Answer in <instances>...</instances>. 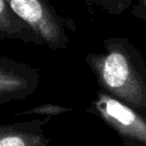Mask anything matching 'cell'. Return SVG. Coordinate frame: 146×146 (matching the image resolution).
Segmentation results:
<instances>
[{"label":"cell","instance_id":"cell-6","mask_svg":"<svg viewBox=\"0 0 146 146\" xmlns=\"http://www.w3.org/2000/svg\"><path fill=\"white\" fill-rule=\"evenodd\" d=\"M0 38L16 39L43 46L34 31L10 8L6 0H0Z\"/></svg>","mask_w":146,"mask_h":146},{"label":"cell","instance_id":"cell-1","mask_svg":"<svg viewBox=\"0 0 146 146\" xmlns=\"http://www.w3.org/2000/svg\"><path fill=\"white\" fill-rule=\"evenodd\" d=\"M103 51L89 52L86 63L100 90L146 113V62L124 38L103 40Z\"/></svg>","mask_w":146,"mask_h":146},{"label":"cell","instance_id":"cell-7","mask_svg":"<svg viewBox=\"0 0 146 146\" xmlns=\"http://www.w3.org/2000/svg\"><path fill=\"white\" fill-rule=\"evenodd\" d=\"M72 108L70 107H64L57 104H41L38 105L35 107H32L30 110L19 112L14 114L15 116H21V115H33V114H38V115H42L44 117H51V116H57L60 114H64L66 112H71Z\"/></svg>","mask_w":146,"mask_h":146},{"label":"cell","instance_id":"cell-8","mask_svg":"<svg viewBox=\"0 0 146 146\" xmlns=\"http://www.w3.org/2000/svg\"><path fill=\"white\" fill-rule=\"evenodd\" d=\"M139 1V3H141V5H146V0H138Z\"/></svg>","mask_w":146,"mask_h":146},{"label":"cell","instance_id":"cell-3","mask_svg":"<svg viewBox=\"0 0 146 146\" xmlns=\"http://www.w3.org/2000/svg\"><path fill=\"white\" fill-rule=\"evenodd\" d=\"M10 8L34 31L43 46L66 48L68 38L63 18L48 0H6Z\"/></svg>","mask_w":146,"mask_h":146},{"label":"cell","instance_id":"cell-5","mask_svg":"<svg viewBox=\"0 0 146 146\" xmlns=\"http://www.w3.org/2000/svg\"><path fill=\"white\" fill-rule=\"evenodd\" d=\"M50 117L3 123L0 125V146H48L50 139L43 128Z\"/></svg>","mask_w":146,"mask_h":146},{"label":"cell","instance_id":"cell-4","mask_svg":"<svg viewBox=\"0 0 146 146\" xmlns=\"http://www.w3.org/2000/svg\"><path fill=\"white\" fill-rule=\"evenodd\" d=\"M39 84L38 71L24 63L0 58V104L21 100L33 94Z\"/></svg>","mask_w":146,"mask_h":146},{"label":"cell","instance_id":"cell-2","mask_svg":"<svg viewBox=\"0 0 146 146\" xmlns=\"http://www.w3.org/2000/svg\"><path fill=\"white\" fill-rule=\"evenodd\" d=\"M88 112L99 117L122 140L123 146H146V113L98 90Z\"/></svg>","mask_w":146,"mask_h":146}]
</instances>
